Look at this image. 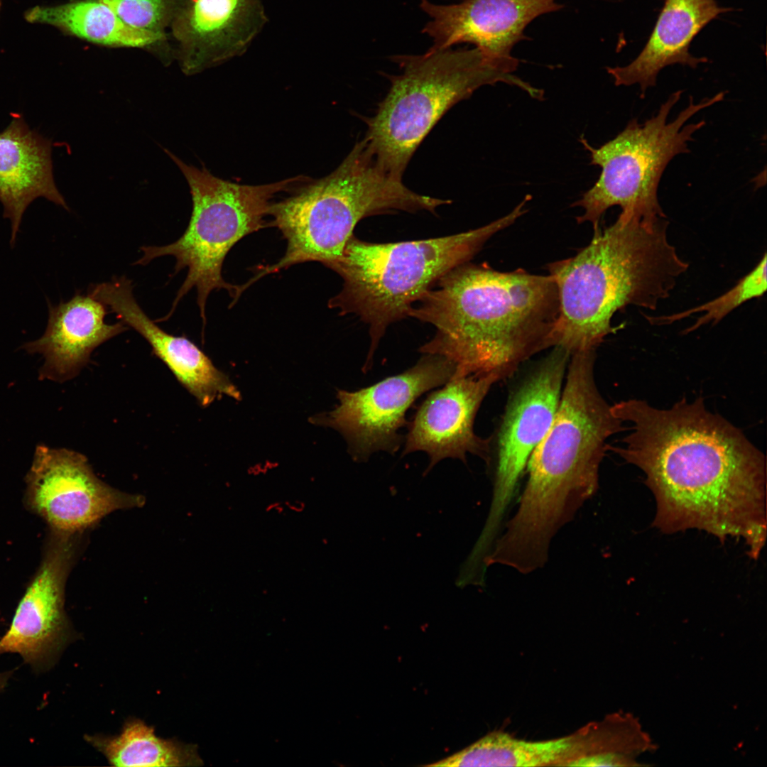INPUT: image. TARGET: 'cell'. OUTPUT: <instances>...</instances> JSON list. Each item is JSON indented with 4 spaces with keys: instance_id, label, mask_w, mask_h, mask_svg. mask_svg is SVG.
<instances>
[{
    "instance_id": "cell-1",
    "label": "cell",
    "mask_w": 767,
    "mask_h": 767,
    "mask_svg": "<svg viewBox=\"0 0 767 767\" xmlns=\"http://www.w3.org/2000/svg\"><path fill=\"white\" fill-rule=\"evenodd\" d=\"M611 410L632 427L624 446L607 450L644 472L656 501L654 526L741 538L756 559L766 535V459L743 433L702 398L669 409L630 399Z\"/></svg>"
},
{
    "instance_id": "cell-2",
    "label": "cell",
    "mask_w": 767,
    "mask_h": 767,
    "mask_svg": "<svg viewBox=\"0 0 767 767\" xmlns=\"http://www.w3.org/2000/svg\"><path fill=\"white\" fill-rule=\"evenodd\" d=\"M558 312L550 275L501 272L468 261L438 278L408 317L435 329L422 353L452 361L455 374H493L502 380L550 347Z\"/></svg>"
},
{
    "instance_id": "cell-3",
    "label": "cell",
    "mask_w": 767,
    "mask_h": 767,
    "mask_svg": "<svg viewBox=\"0 0 767 767\" xmlns=\"http://www.w3.org/2000/svg\"><path fill=\"white\" fill-rule=\"evenodd\" d=\"M595 351L570 356L553 422L531 454L518 510L494 544L503 563L543 567L553 538L597 491L606 441L624 430L594 379Z\"/></svg>"
},
{
    "instance_id": "cell-4",
    "label": "cell",
    "mask_w": 767,
    "mask_h": 767,
    "mask_svg": "<svg viewBox=\"0 0 767 767\" xmlns=\"http://www.w3.org/2000/svg\"><path fill=\"white\" fill-rule=\"evenodd\" d=\"M668 227L666 217L621 212L575 256L549 264L559 302L550 347L570 356L595 351L614 333L615 312L629 305L653 310L670 296L689 265L669 243Z\"/></svg>"
},
{
    "instance_id": "cell-5",
    "label": "cell",
    "mask_w": 767,
    "mask_h": 767,
    "mask_svg": "<svg viewBox=\"0 0 767 767\" xmlns=\"http://www.w3.org/2000/svg\"><path fill=\"white\" fill-rule=\"evenodd\" d=\"M449 203L418 194L386 173L363 139L330 174L307 181L289 197L271 203L268 227L282 233L286 251L245 284L249 287L266 275L308 261L330 268L342 255L356 225L366 217L394 210L435 212Z\"/></svg>"
},
{
    "instance_id": "cell-6",
    "label": "cell",
    "mask_w": 767,
    "mask_h": 767,
    "mask_svg": "<svg viewBox=\"0 0 767 767\" xmlns=\"http://www.w3.org/2000/svg\"><path fill=\"white\" fill-rule=\"evenodd\" d=\"M524 214L521 205L485 226L447 236L393 243H371L354 235L330 268L343 280L329 307L353 314L369 325L370 349L364 370L388 327L406 317L413 305L441 276L468 262L496 232Z\"/></svg>"
},
{
    "instance_id": "cell-7",
    "label": "cell",
    "mask_w": 767,
    "mask_h": 767,
    "mask_svg": "<svg viewBox=\"0 0 767 767\" xmlns=\"http://www.w3.org/2000/svg\"><path fill=\"white\" fill-rule=\"evenodd\" d=\"M401 68L390 76L391 87L376 114L366 120L364 138L377 163L396 178L420 143L455 104L482 86L505 82L538 98L540 90L512 75L511 65L479 48L428 50L420 55L393 58Z\"/></svg>"
},
{
    "instance_id": "cell-8",
    "label": "cell",
    "mask_w": 767,
    "mask_h": 767,
    "mask_svg": "<svg viewBox=\"0 0 767 767\" xmlns=\"http://www.w3.org/2000/svg\"><path fill=\"white\" fill-rule=\"evenodd\" d=\"M186 178L190 189L192 210L183 235L165 246H142V256L135 265H146L153 259L172 256L173 275L187 268V276L176 293L171 309L156 322L169 319L181 299L192 288L203 325L206 323L207 299L214 290L225 289L237 300L239 285L224 281L222 266L231 249L248 234L268 227L266 217L272 199L308 178L298 175L262 185L232 183L212 175L205 167L197 168L165 150Z\"/></svg>"
},
{
    "instance_id": "cell-9",
    "label": "cell",
    "mask_w": 767,
    "mask_h": 767,
    "mask_svg": "<svg viewBox=\"0 0 767 767\" xmlns=\"http://www.w3.org/2000/svg\"><path fill=\"white\" fill-rule=\"evenodd\" d=\"M681 90L672 93L658 112L643 124L631 120L613 139L599 148L586 139L580 141L589 152L591 163L602 168L598 180L573 204L583 209L578 223H592L594 231L605 212L620 206L621 212L633 213L646 219L666 217L658 198L662 175L677 155L689 152L688 143L693 134L702 129L705 121L687 124L696 113L721 102L726 92L688 105L671 121L668 116L680 99Z\"/></svg>"
},
{
    "instance_id": "cell-10",
    "label": "cell",
    "mask_w": 767,
    "mask_h": 767,
    "mask_svg": "<svg viewBox=\"0 0 767 767\" xmlns=\"http://www.w3.org/2000/svg\"><path fill=\"white\" fill-rule=\"evenodd\" d=\"M455 369L447 358L424 354L401 374L355 391L338 390L336 408L311 420L339 432L354 460H367L379 451L394 455L404 440L399 432L408 410L423 394L449 381Z\"/></svg>"
},
{
    "instance_id": "cell-11",
    "label": "cell",
    "mask_w": 767,
    "mask_h": 767,
    "mask_svg": "<svg viewBox=\"0 0 767 767\" xmlns=\"http://www.w3.org/2000/svg\"><path fill=\"white\" fill-rule=\"evenodd\" d=\"M570 354L553 347L513 393L499 428L488 545L496 538L535 448L550 429Z\"/></svg>"
},
{
    "instance_id": "cell-12",
    "label": "cell",
    "mask_w": 767,
    "mask_h": 767,
    "mask_svg": "<svg viewBox=\"0 0 767 767\" xmlns=\"http://www.w3.org/2000/svg\"><path fill=\"white\" fill-rule=\"evenodd\" d=\"M26 479L29 506L60 536L71 537L111 512L145 504L143 496L103 482L84 455L67 449L38 446Z\"/></svg>"
},
{
    "instance_id": "cell-13",
    "label": "cell",
    "mask_w": 767,
    "mask_h": 767,
    "mask_svg": "<svg viewBox=\"0 0 767 767\" xmlns=\"http://www.w3.org/2000/svg\"><path fill=\"white\" fill-rule=\"evenodd\" d=\"M501 381L495 374L458 375L430 393L408 423L403 455L421 451L428 455V472L445 458L464 463L467 455L490 461L491 438L475 434L479 408L492 386Z\"/></svg>"
},
{
    "instance_id": "cell-14",
    "label": "cell",
    "mask_w": 767,
    "mask_h": 767,
    "mask_svg": "<svg viewBox=\"0 0 767 767\" xmlns=\"http://www.w3.org/2000/svg\"><path fill=\"white\" fill-rule=\"evenodd\" d=\"M557 1L462 0L437 5L422 0L421 9L431 18L423 32L433 40L429 50L468 43L492 59L518 64L511 53L513 46L526 38L524 31L532 21L562 7Z\"/></svg>"
},
{
    "instance_id": "cell-15",
    "label": "cell",
    "mask_w": 767,
    "mask_h": 767,
    "mask_svg": "<svg viewBox=\"0 0 767 767\" xmlns=\"http://www.w3.org/2000/svg\"><path fill=\"white\" fill-rule=\"evenodd\" d=\"M88 293L104 303L126 326L140 334L178 381L205 407L222 395L236 400L240 392L229 377L185 336H174L158 326L146 314L133 294L131 281L126 276L92 284Z\"/></svg>"
},
{
    "instance_id": "cell-16",
    "label": "cell",
    "mask_w": 767,
    "mask_h": 767,
    "mask_svg": "<svg viewBox=\"0 0 767 767\" xmlns=\"http://www.w3.org/2000/svg\"><path fill=\"white\" fill-rule=\"evenodd\" d=\"M58 536L0 638V655L18 653L35 668L48 665L67 637L63 593L72 550L70 537Z\"/></svg>"
},
{
    "instance_id": "cell-17",
    "label": "cell",
    "mask_w": 767,
    "mask_h": 767,
    "mask_svg": "<svg viewBox=\"0 0 767 767\" xmlns=\"http://www.w3.org/2000/svg\"><path fill=\"white\" fill-rule=\"evenodd\" d=\"M267 21L261 0H187L174 28L183 70L195 74L243 55Z\"/></svg>"
},
{
    "instance_id": "cell-18",
    "label": "cell",
    "mask_w": 767,
    "mask_h": 767,
    "mask_svg": "<svg viewBox=\"0 0 767 767\" xmlns=\"http://www.w3.org/2000/svg\"><path fill=\"white\" fill-rule=\"evenodd\" d=\"M9 124L0 132V202L4 217L11 222L13 246L23 215L38 197H44L69 210L53 177L52 141L30 129L23 115L11 114Z\"/></svg>"
},
{
    "instance_id": "cell-19",
    "label": "cell",
    "mask_w": 767,
    "mask_h": 767,
    "mask_svg": "<svg viewBox=\"0 0 767 767\" xmlns=\"http://www.w3.org/2000/svg\"><path fill=\"white\" fill-rule=\"evenodd\" d=\"M48 308L44 334L23 348L43 355L45 361L40 374L54 381H64L76 376L94 349L129 329L121 321L106 323L109 310L89 294L77 293L66 302L49 303Z\"/></svg>"
},
{
    "instance_id": "cell-20",
    "label": "cell",
    "mask_w": 767,
    "mask_h": 767,
    "mask_svg": "<svg viewBox=\"0 0 767 767\" xmlns=\"http://www.w3.org/2000/svg\"><path fill=\"white\" fill-rule=\"evenodd\" d=\"M729 9L715 0H665L653 32L642 51L624 67H607L616 86L638 84L641 97L656 85L657 75L673 64L696 68L706 58L689 53L690 43L712 20Z\"/></svg>"
},
{
    "instance_id": "cell-21",
    "label": "cell",
    "mask_w": 767,
    "mask_h": 767,
    "mask_svg": "<svg viewBox=\"0 0 767 767\" xmlns=\"http://www.w3.org/2000/svg\"><path fill=\"white\" fill-rule=\"evenodd\" d=\"M591 739L587 729L561 738L526 741L506 732L493 731L465 749L428 766H566L589 753Z\"/></svg>"
},
{
    "instance_id": "cell-22",
    "label": "cell",
    "mask_w": 767,
    "mask_h": 767,
    "mask_svg": "<svg viewBox=\"0 0 767 767\" xmlns=\"http://www.w3.org/2000/svg\"><path fill=\"white\" fill-rule=\"evenodd\" d=\"M25 18L30 23L50 25L80 38L108 46L143 48L163 38L162 33L126 25L99 0L35 6L26 12Z\"/></svg>"
},
{
    "instance_id": "cell-23",
    "label": "cell",
    "mask_w": 767,
    "mask_h": 767,
    "mask_svg": "<svg viewBox=\"0 0 767 767\" xmlns=\"http://www.w3.org/2000/svg\"><path fill=\"white\" fill-rule=\"evenodd\" d=\"M86 739L115 766H192L201 764L197 749L175 739L156 735L154 729L130 719L117 736H87Z\"/></svg>"
},
{
    "instance_id": "cell-24",
    "label": "cell",
    "mask_w": 767,
    "mask_h": 767,
    "mask_svg": "<svg viewBox=\"0 0 767 767\" xmlns=\"http://www.w3.org/2000/svg\"><path fill=\"white\" fill-rule=\"evenodd\" d=\"M766 263V254L765 253L757 266L736 286L713 300L672 315L658 317H646L652 324L665 325L685 318L693 313L705 312V313L699 317L693 325L685 330L684 333L692 332L709 322L717 324L742 303L752 298L761 297L766 292L767 288Z\"/></svg>"
},
{
    "instance_id": "cell-25",
    "label": "cell",
    "mask_w": 767,
    "mask_h": 767,
    "mask_svg": "<svg viewBox=\"0 0 767 767\" xmlns=\"http://www.w3.org/2000/svg\"><path fill=\"white\" fill-rule=\"evenodd\" d=\"M126 25L143 31L161 33L169 11V0H99Z\"/></svg>"
},
{
    "instance_id": "cell-26",
    "label": "cell",
    "mask_w": 767,
    "mask_h": 767,
    "mask_svg": "<svg viewBox=\"0 0 767 767\" xmlns=\"http://www.w3.org/2000/svg\"><path fill=\"white\" fill-rule=\"evenodd\" d=\"M288 507L294 511H300L303 510L304 504H303L302 502L296 501L294 502H289V504H288Z\"/></svg>"
},
{
    "instance_id": "cell-27",
    "label": "cell",
    "mask_w": 767,
    "mask_h": 767,
    "mask_svg": "<svg viewBox=\"0 0 767 767\" xmlns=\"http://www.w3.org/2000/svg\"><path fill=\"white\" fill-rule=\"evenodd\" d=\"M9 675H8L7 673H0V691L5 686L6 682L8 678H9Z\"/></svg>"
},
{
    "instance_id": "cell-28",
    "label": "cell",
    "mask_w": 767,
    "mask_h": 767,
    "mask_svg": "<svg viewBox=\"0 0 767 767\" xmlns=\"http://www.w3.org/2000/svg\"><path fill=\"white\" fill-rule=\"evenodd\" d=\"M0 7H1V0H0Z\"/></svg>"
}]
</instances>
